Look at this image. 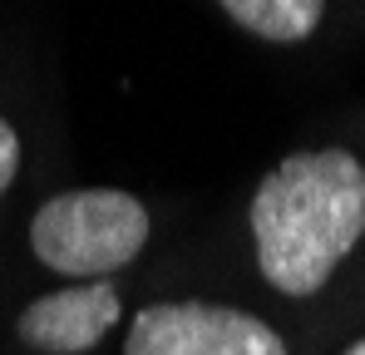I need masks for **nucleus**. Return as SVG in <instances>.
<instances>
[{
    "instance_id": "5",
    "label": "nucleus",
    "mask_w": 365,
    "mask_h": 355,
    "mask_svg": "<svg viewBox=\"0 0 365 355\" xmlns=\"http://www.w3.org/2000/svg\"><path fill=\"white\" fill-rule=\"evenodd\" d=\"M237 30L267 40V45H302L326 20L321 0H222L217 5Z\"/></svg>"
},
{
    "instance_id": "6",
    "label": "nucleus",
    "mask_w": 365,
    "mask_h": 355,
    "mask_svg": "<svg viewBox=\"0 0 365 355\" xmlns=\"http://www.w3.org/2000/svg\"><path fill=\"white\" fill-rule=\"evenodd\" d=\"M20 173V133H15V123L0 114V197H5V187L15 182Z\"/></svg>"
},
{
    "instance_id": "1",
    "label": "nucleus",
    "mask_w": 365,
    "mask_h": 355,
    "mask_svg": "<svg viewBox=\"0 0 365 355\" xmlns=\"http://www.w3.org/2000/svg\"><path fill=\"white\" fill-rule=\"evenodd\" d=\"M252 247L282 296H316L365 237V163L351 148L287 153L252 192Z\"/></svg>"
},
{
    "instance_id": "2",
    "label": "nucleus",
    "mask_w": 365,
    "mask_h": 355,
    "mask_svg": "<svg viewBox=\"0 0 365 355\" xmlns=\"http://www.w3.org/2000/svg\"><path fill=\"white\" fill-rule=\"evenodd\" d=\"M148 207L119 187H69L55 192L30 217V252L40 267L74 277V282H104L109 272L128 267L148 247Z\"/></svg>"
},
{
    "instance_id": "3",
    "label": "nucleus",
    "mask_w": 365,
    "mask_h": 355,
    "mask_svg": "<svg viewBox=\"0 0 365 355\" xmlns=\"http://www.w3.org/2000/svg\"><path fill=\"white\" fill-rule=\"evenodd\" d=\"M123 355H287V341L237 306L153 301L133 316Z\"/></svg>"
},
{
    "instance_id": "7",
    "label": "nucleus",
    "mask_w": 365,
    "mask_h": 355,
    "mask_svg": "<svg viewBox=\"0 0 365 355\" xmlns=\"http://www.w3.org/2000/svg\"><path fill=\"white\" fill-rule=\"evenodd\" d=\"M346 355H365V341H356V346H346Z\"/></svg>"
},
{
    "instance_id": "4",
    "label": "nucleus",
    "mask_w": 365,
    "mask_h": 355,
    "mask_svg": "<svg viewBox=\"0 0 365 355\" xmlns=\"http://www.w3.org/2000/svg\"><path fill=\"white\" fill-rule=\"evenodd\" d=\"M123 316L119 287L109 282H74L64 292L30 301L15 321V336L40 355H84L94 351Z\"/></svg>"
}]
</instances>
